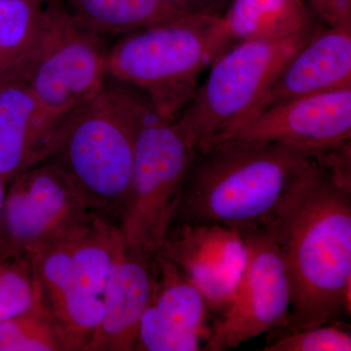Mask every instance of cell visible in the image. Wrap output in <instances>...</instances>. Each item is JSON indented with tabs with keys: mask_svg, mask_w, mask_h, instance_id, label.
Instances as JSON below:
<instances>
[{
	"mask_svg": "<svg viewBox=\"0 0 351 351\" xmlns=\"http://www.w3.org/2000/svg\"><path fill=\"white\" fill-rule=\"evenodd\" d=\"M291 288L290 318L299 331L350 315V184L321 169L302 182L267 226Z\"/></svg>",
	"mask_w": 351,
	"mask_h": 351,
	"instance_id": "cell-1",
	"label": "cell"
},
{
	"mask_svg": "<svg viewBox=\"0 0 351 351\" xmlns=\"http://www.w3.org/2000/svg\"><path fill=\"white\" fill-rule=\"evenodd\" d=\"M320 169L316 157L282 145L201 147L184 175L174 223H211L240 233L267 228L293 191Z\"/></svg>",
	"mask_w": 351,
	"mask_h": 351,
	"instance_id": "cell-2",
	"label": "cell"
},
{
	"mask_svg": "<svg viewBox=\"0 0 351 351\" xmlns=\"http://www.w3.org/2000/svg\"><path fill=\"white\" fill-rule=\"evenodd\" d=\"M152 110L140 90L107 76L60 124L43 161L64 176L90 211L119 225L138 132Z\"/></svg>",
	"mask_w": 351,
	"mask_h": 351,
	"instance_id": "cell-3",
	"label": "cell"
},
{
	"mask_svg": "<svg viewBox=\"0 0 351 351\" xmlns=\"http://www.w3.org/2000/svg\"><path fill=\"white\" fill-rule=\"evenodd\" d=\"M230 47L221 16L182 14L121 36L108 48V76L140 90L159 117L175 119L203 71Z\"/></svg>",
	"mask_w": 351,
	"mask_h": 351,
	"instance_id": "cell-4",
	"label": "cell"
},
{
	"mask_svg": "<svg viewBox=\"0 0 351 351\" xmlns=\"http://www.w3.org/2000/svg\"><path fill=\"white\" fill-rule=\"evenodd\" d=\"M317 23L287 38L234 44L210 66L177 122L195 149L250 117L286 64L321 29Z\"/></svg>",
	"mask_w": 351,
	"mask_h": 351,
	"instance_id": "cell-5",
	"label": "cell"
},
{
	"mask_svg": "<svg viewBox=\"0 0 351 351\" xmlns=\"http://www.w3.org/2000/svg\"><path fill=\"white\" fill-rule=\"evenodd\" d=\"M108 52L104 36L75 20L61 0H51L34 47L14 71L38 103L49 145L62 121L105 82Z\"/></svg>",
	"mask_w": 351,
	"mask_h": 351,
	"instance_id": "cell-6",
	"label": "cell"
},
{
	"mask_svg": "<svg viewBox=\"0 0 351 351\" xmlns=\"http://www.w3.org/2000/svg\"><path fill=\"white\" fill-rule=\"evenodd\" d=\"M195 149L177 119L154 110L138 132L119 228L127 244L149 261L159 255L174 223L182 182Z\"/></svg>",
	"mask_w": 351,
	"mask_h": 351,
	"instance_id": "cell-7",
	"label": "cell"
},
{
	"mask_svg": "<svg viewBox=\"0 0 351 351\" xmlns=\"http://www.w3.org/2000/svg\"><path fill=\"white\" fill-rule=\"evenodd\" d=\"M246 260L234 297L212 328L206 350L223 351L265 332L282 330L290 318L291 288L280 248L269 228L241 233Z\"/></svg>",
	"mask_w": 351,
	"mask_h": 351,
	"instance_id": "cell-8",
	"label": "cell"
},
{
	"mask_svg": "<svg viewBox=\"0 0 351 351\" xmlns=\"http://www.w3.org/2000/svg\"><path fill=\"white\" fill-rule=\"evenodd\" d=\"M92 213L61 173L39 161L7 186L0 253L31 257Z\"/></svg>",
	"mask_w": 351,
	"mask_h": 351,
	"instance_id": "cell-9",
	"label": "cell"
},
{
	"mask_svg": "<svg viewBox=\"0 0 351 351\" xmlns=\"http://www.w3.org/2000/svg\"><path fill=\"white\" fill-rule=\"evenodd\" d=\"M350 138L351 87H346L265 108L204 147L223 142L278 144L320 160L350 145Z\"/></svg>",
	"mask_w": 351,
	"mask_h": 351,
	"instance_id": "cell-10",
	"label": "cell"
},
{
	"mask_svg": "<svg viewBox=\"0 0 351 351\" xmlns=\"http://www.w3.org/2000/svg\"><path fill=\"white\" fill-rule=\"evenodd\" d=\"M159 255L195 284L208 308L221 313L232 302L246 260L241 233L211 223L172 225Z\"/></svg>",
	"mask_w": 351,
	"mask_h": 351,
	"instance_id": "cell-11",
	"label": "cell"
},
{
	"mask_svg": "<svg viewBox=\"0 0 351 351\" xmlns=\"http://www.w3.org/2000/svg\"><path fill=\"white\" fill-rule=\"evenodd\" d=\"M207 311L195 284L175 263L157 256L154 290L138 325L135 350H202L212 332Z\"/></svg>",
	"mask_w": 351,
	"mask_h": 351,
	"instance_id": "cell-12",
	"label": "cell"
},
{
	"mask_svg": "<svg viewBox=\"0 0 351 351\" xmlns=\"http://www.w3.org/2000/svg\"><path fill=\"white\" fill-rule=\"evenodd\" d=\"M154 284V261L132 249L124 239L101 295L100 325L86 351L135 350Z\"/></svg>",
	"mask_w": 351,
	"mask_h": 351,
	"instance_id": "cell-13",
	"label": "cell"
},
{
	"mask_svg": "<svg viewBox=\"0 0 351 351\" xmlns=\"http://www.w3.org/2000/svg\"><path fill=\"white\" fill-rule=\"evenodd\" d=\"M43 304L68 351H86L100 325L101 299L80 287L73 276L69 237L32 254Z\"/></svg>",
	"mask_w": 351,
	"mask_h": 351,
	"instance_id": "cell-14",
	"label": "cell"
},
{
	"mask_svg": "<svg viewBox=\"0 0 351 351\" xmlns=\"http://www.w3.org/2000/svg\"><path fill=\"white\" fill-rule=\"evenodd\" d=\"M346 87H351V27H322L286 64L252 115L300 97Z\"/></svg>",
	"mask_w": 351,
	"mask_h": 351,
	"instance_id": "cell-15",
	"label": "cell"
},
{
	"mask_svg": "<svg viewBox=\"0 0 351 351\" xmlns=\"http://www.w3.org/2000/svg\"><path fill=\"white\" fill-rule=\"evenodd\" d=\"M49 147L43 115L18 73L0 75V177L6 186L43 161Z\"/></svg>",
	"mask_w": 351,
	"mask_h": 351,
	"instance_id": "cell-16",
	"label": "cell"
},
{
	"mask_svg": "<svg viewBox=\"0 0 351 351\" xmlns=\"http://www.w3.org/2000/svg\"><path fill=\"white\" fill-rule=\"evenodd\" d=\"M304 0H230L221 15L232 46L287 38L315 23Z\"/></svg>",
	"mask_w": 351,
	"mask_h": 351,
	"instance_id": "cell-17",
	"label": "cell"
},
{
	"mask_svg": "<svg viewBox=\"0 0 351 351\" xmlns=\"http://www.w3.org/2000/svg\"><path fill=\"white\" fill-rule=\"evenodd\" d=\"M123 239L117 223L93 212L69 235L71 271L80 287L101 297Z\"/></svg>",
	"mask_w": 351,
	"mask_h": 351,
	"instance_id": "cell-18",
	"label": "cell"
},
{
	"mask_svg": "<svg viewBox=\"0 0 351 351\" xmlns=\"http://www.w3.org/2000/svg\"><path fill=\"white\" fill-rule=\"evenodd\" d=\"M69 14L101 36H123L182 15L164 0H61Z\"/></svg>",
	"mask_w": 351,
	"mask_h": 351,
	"instance_id": "cell-19",
	"label": "cell"
},
{
	"mask_svg": "<svg viewBox=\"0 0 351 351\" xmlns=\"http://www.w3.org/2000/svg\"><path fill=\"white\" fill-rule=\"evenodd\" d=\"M51 0H0V75L24 63L43 27Z\"/></svg>",
	"mask_w": 351,
	"mask_h": 351,
	"instance_id": "cell-20",
	"label": "cell"
},
{
	"mask_svg": "<svg viewBox=\"0 0 351 351\" xmlns=\"http://www.w3.org/2000/svg\"><path fill=\"white\" fill-rule=\"evenodd\" d=\"M0 351H68L44 304L0 321Z\"/></svg>",
	"mask_w": 351,
	"mask_h": 351,
	"instance_id": "cell-21",
	"label": "cell"
},
{
	"mask_svg": "<svg viewBox=\"0 0 351 351\" xmlns=\"http://www.w3.org/2000/svg\"><path fill=\"white\" fill-rule=\"evenodd\" d=\"M43 302L40 284L31 258L0 253V321Z\"/></svg>",
	"mask_w": 351,
	"mask_h": 351,
	"instance_id": "cell-22",
	"label": "cell"
},
{
	"mask_svg": "<svg viewBox=\"0 0 351 351\" xmlns=\"http://www.w3.org/2000/svg\"><path fill=\"white\" fill-rule=\"evenodd\" d=\"M265 351H350L351 335L339 322L285 331L263 348Z\"/></svg>",
	"mask_w": 351,
	"mask_h": 351,
	"instance_id": "cell-23",
	"label": "cell"
},
{
	"mask_svg": "<svg viewBox=\"0 0 351 351\" xmlns=\"http://www.w3.org/2000/svg\"><path fill=\"white\" fill-rule=\"evenodd\" d=\"M308 3L328 27H351V0H308Z\"/></svg>",
	"mask_w": 351,
	"mask_h": 351,
	"instance_id": "cell-24",
	"label": "cell"
},
{
	"mask_svg": "<svg viewBox=\"0 0 351 351\" xmlns=\"http://www.w3.org/2000/svg\"><path fill=\"white\" fill-rule=\"evenodd\" d=\"M186 14L219 15L223 13L230 0H164Z\"/></svg>",
	"mask_w": 351,
	"mask_h": 351,
	"instance_id": "cell-25",
	"label": "cell"
},
{
	"mask_svg": "<svg viewBox=\"0 0 351 351\" xmlns=\"http://www.w3.org/2000/svg\"><path fill=\"white\" fill-rule=\"evenodd\" d=\"M7 186L0 177V249H1L2 216H3L4 200H5Z\"/></svg>",
	"mask_w": 351,
	"mask_h": 351,
	"instance_id": "cell-26",
	"label": "cell"
}]
</instances>
